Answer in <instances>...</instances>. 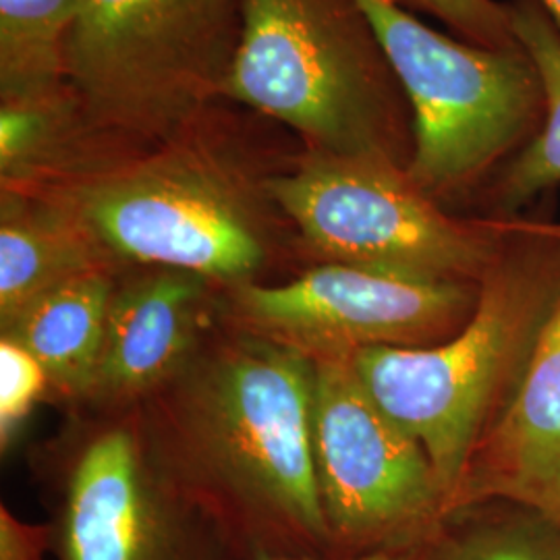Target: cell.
<instances>
[{
	"label": "cell",
	"instance_id": "obj_1",
	"mask_svg": "<svg viewBox=\"0 0 560 560\" xmlns=\"http://www.w3.org/2000/svg\"><path fill=\"white\" fill-rule=\"evenodd\" d=\"M303 150L279 122L224 98L161 143L0 189L67 208L125 268H175L229 289L258 280L282 241L298 243L268 183Z\"/></svg>",
	"mask_w": 560,
	"mask_h": 560
},
{
	"label": "cell",
	"instance_id": "obj_2",
	"mask_svg": "<svg viewBox=\"0 0 560 560\" xmlns=\"http://www.w3.org/2000/svg\"><path fill=\"white\" fill-rule=\"evenodd\" d=\"M312 405V360L226 328L145 400L141 420L173 486L303 540L330 541L314 460Z\"/></svg>",
	"mask_w": 560,
	"mask_h": 560
},
{
	"label": "cell",
	"instance_id": "obj_3",
	"mask_svg": "<svg viewBox=\"0 0 560 560\" xmlns=\"http://www.w3.org/2000/svg\"><path fill=\"white\" fill-rule=\"evenodd\" d=\"M502 221L509 240L457 335L353 355L370 395L428 453L453 515L469 460L513 397L560 300V241L532 219Z\"/></svg>",
	"mask_w": 560,
	"mask_h": 560
},
{
	"label": "cell",
	"instance_id": "obj_4",
	"mask_svg": "<svg viewBox=\"0 0 560 560\" xmlns=\"http://www.w3.org/2000/svg\"><path fill=\"white\" fill-rule=\"evenodd\" d=\"M229 101L305 150L409 166L416 117L360 0H245Z\"/></svg>",
	"mask_w": 560,
	"mask_h": 560
},
{
	"label": "cell",
	"instance_id": "obj_5",
	"mask_svg": "<svg viewBox=\"0 0 560 560\" xmlns=\"http://www.w3.org/2000/svg\"><path fill=\"white\" fill-rule=\"evenodd\" d=\"M245 0H80L65 85L106 159L168 140L224 101Z\"/></svg>",
	"mask_w": 560,
	"mask_h": 560
},
{
	"label": "cell",
	"instance_id": "obj_6",
	"mask_svg": "<svg viewBox=\"0 0 560 560\" xmlns=\"http://www.w3.org/2000/svg\"><path fill=\"white\" fill-rule=\"evenodd\" d=\"M416 117L409 177L446 206L486 185L538 136L546 92L527 50L453 40L393 0H360Z\"/></svg>",
	"mask_w": 560,
	"mask_h": 560
},
{
	"label": "cell",
	"instance_id": "obj_7",
	"mask_svg": "<svg viewBox=\"0 0 560 560\" xmlns=\"http://www.w3.org/2000/svg\"><path fill=\"white\" fill-rule=\"evenodd\" d=\"M268 189L316 264L480 284L509 240L502 219L453 214L393 162L303 150Z\"/></svg>",
	"mask_w": 560,
	"mask_h": 560
},
{
	"label": "cell",
	"instance_id": "obj_8",
	"mask_svg": "<svg viewBox=\"0 0 560 560\" xmlns=\"http://www.w3.org/2000/svg\"><path fill=\"white\" fill-rule=\"evenodd\" d=\"M312 363L314 460L330 538L363 552L439 541L453 513L423 446L370 395L353 355Z\"/></svg>",
	"mask_w": 560,
	"mask_h": 560
},
{
	"label": "cell",
	"instance_id": "obj_9",
	"mask_svg": "<svg viewBox=\"0 0 560 560\" xmlns=\"http://www.w3.org/2000/svg\"><path fill=\"white\" fill-rule=\"evenodd\" d=\"M478 295L480 284L314 264L280 284L254 280L222 289L221 314L226 328L314 361L372 347L439 345L471 318Z\"/></svg>",
	"mask_w": 560,
	"mask_h": 560
},
{
	"label": "cell",
	"instance_id": "obj_10",
	"mask_svg": "<svg viewBox=\"0 0 560 560\" xmlns=\"http://www.w3.org/2000/svg\"><path fill=\"white\" fill-rule=\"evenodd\" d=\"M168 488L141 418L101 430L69 471L62 559L168 560Z\"/></svg>",
	"mask_w": 560,
	"mask_h": 560
},
{
	"label": "cell",
	"instance_id": "obj_11",
	"mask_svg": "<svg viewBox=\"0 0 560 560\" xmlns=\"http://www.w3.org/2000/svg\"><path fill=\"white\" fill-rule=\"evenodd\" d=\"M221 295L219 284L175 268L120 275L88 402L129 409L175 381L206 342Z\"/></svg>",
	"mask_w": 560,
	"mask_h": 560
},
{
	"label": "cell",
	"instance_id": "obj_12",
	"mask_svg": "<svg viewBox=\"0 0 560 560\" xmlns=\"http://www.w3.org/2000/svg\"><path fill=\"white\" fill-rule=\"evenodd\" d=\"M488 502L560 523V300L513 397L469 460L455 515Z\"/></svg>",
	"mask_w": 560,
	"mask_h": 560
},
{
	"label": "cell",
	"instance_id": "obj_13",
	"mask_svg": "<svg viewBox=\"0 0 560 560\" xmlns=\"http://www.w3.org/2000/svg\"><path fill=\"white\" fill-rule=\"evenodd\" d=\"M122 268L67 208L0 189V324L69 280Z\"/></svg>",
	"mask_w": 560,
	"mask_h": 560
},
{
	"label": "cell",
	"instance_id": "obj_14",
	"mask_svg": "<svg viewBox=\"0 0 560 560\" xmlns=\"http://www.w3.org/2000/svg\"><path fill=\"white\" fill-rule=\"evenodd\" d=\"M120 275L122 270H96L69 280L0 324V337L40 361L50 395L88 400Z\"/></svg>",
	"mask_w": 560,
	"mask_h": 560
},
{
	"label": "cell",
	"instance_id": "obj_15",
	"mask_svg": "<svg viewBox=\"0 0 560 560\" xmlns=\"http://www.w3.org/2000/svg\"><path fill=\"white\" fill-rule=\"evenodd\" d=\"M509 7L517 40L544 83L546 119L538 136L481 191L490 219H515L529 201L560 185V30L540 0H511Z\"/></svg>",
	"mask_w": 560,
	"mask_h": 560
},
{
	"label": "cell",
	"instance_id": "obj_16",
	"mask_svg": "<svg viewBox=\"0 0 560 560\" xmlns=\"http://www.w3.org/2000/svg\"><path fill=\"white\" fill-rule=\"evenodd\" d=\"M80 0H0V102L44 101L65 85V40Z\"/></svg>",
	"mask_w": 560,
	"mask_h": 560
},
{
	"label": "cell",
	"instance_id": "obj_17",
	"mask_svg": "<svg viewBox=\"0 0 560 560\" xmlns=\"http://www.w3.org/2000/svg\"><path fill=\"white\" fill-rule=\"evenodd\" d=\"M441 560H560V523L506 504V511L488 515L442 544Z\"/></svg>",
	"mask_w": 560,
	"mask_h": 560
},
{
	"label": "cell",
	"instance_id": "obj_18",
	"mask_svg": "<svg viewBox=\"0 0 560 560\" xmlns=\"http://www.w3.org/2000/svg\"><path fill=\"white\" fill-rule=\"evenodd\" d=\"M411 13L441 20L460 40L490 50L520 48L511 7L497 0H393Z\"/></svg>",
	"mask_w": 560,
	"mask_h": 560
},
{
	"label": "cell",
	"instance_id": "obj_19",
	"mask_svg": "<svg viewBox=\"0 0 560 560\" xmlns=\"http://www.w3.org/2000/svg\"><path fill=\"white\" fill-rule=\"evenodd\" d=\"M50 393V382L30 351L0 337V444L7 451L34 407Z\"/></svg>",
	"mask_w": 560,
	"mask_h": 560
},
{
	"label": "cell",
	"instance_id": "obj_20",
	"mask_svg": "<svg viewBox=\"0 0 560 560\" xmlns=\"http://www.w3.org/2000/svg\"><path fill=\"white\" fill-rule=\"evenodd\" d=\"M0 560H42V532L0 511Z\"/></svg>",
	"mask_w": 560,
	"mask_h": 560
},
{
	"label": "cell",
	"instance_id": "obj_21",
	"mask_svg": "<svg viewBox=\"0 0 560 560\" xmlns=\"http://www.w3.org/2000/svg\"><path fill=\"white\" fill-rule=\"evenodd\" d=\"M441 541L434 544H421V546H409V548H386V550H372V552H360L347 559L337 560H441ZM264 560H316V559H284V557H272Z\"/></svg>",
	"mask_w": 560,
	"mask_h": 560
},
{
	"label": "cell",
	"instance_id": "obj_22",
	"mask_svg": "<svg viewBox=\"0 0 560 560\" xmlns=\"http://www.w3.org/2000/svg\"><path fill=\"white\" fill-rule=\"evenodd\" d=\"M532 221L540 229L541 233H546V235H550V237L560 241V222L538 221V219H532Z\"/></svg>",
	"mask_w": 560,
	"mask_h": 560
},
{
	"label": "cell",
	"instance_id": "obj_23",
	"mask_svg": "<svg viewBox=\"0 0 560 560\" xmlns=\"http://www.w3.org/2000/svg\"><path fill=\"white\" fill-rule=\"evenodd\" d=\"M540 2L544 4V9L548 11L550 20L555 21L560 30V0H540Z\"/></svg>",
	"mask_w": 560,
	"mask_h": 560
}]
</instances>
